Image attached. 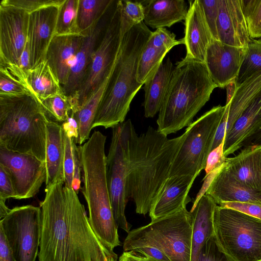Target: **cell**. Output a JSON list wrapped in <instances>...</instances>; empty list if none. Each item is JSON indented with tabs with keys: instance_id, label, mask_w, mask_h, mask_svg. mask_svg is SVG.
Segmentation results:
<instances>
[{
	"instance_id": "obj_1",
	"label": "cell",
	"mask_w": 261,
	"mask_h": 261,
	"mask_svg": "<svg viewBox=\"0 0 261 261\" xmlns=\"http://www.w3.org/2000/svg\"><path fill=\"white\" fill-rule=\"evenodd\" d=\"M46 187L42 212L39 261H117L92 228L84 205L72 188Z\"/></svg>"
},
{
	"instance_id": "obj_2",
	"label": "cell",
	"mask_w": 261,
	"mask_h": 261,
	"mask_svg": "<svg viewBox=\"0 0 261 261\" xmlns=\"http://www.w3.org/2000/svg\"><path fill=\"white\" fill-rule=\"evenodd\" d=\"M185 137L184 133L169 139L149 126L140 136L134 127L127 153L126 192L135 204L136 212L145 215L164 182L169 177L173 160Z\"/></svg>"
},
{
	"instance_id": "obj_3",
	"label": "cell",
	"mask_w": 261,
	"mask_h": 261,
	"mask_svg": "<svg viewBox=\"0 0 261 261\" xmlns=\"http://www.w3.org/2000/svg\"><path fill=\"white\" fill-rule=\"evenodd\" d=\"M152 34L144 21L123 35L119 54L98 107L92 128H113L123 122L143 84L137 81L141 54Z\"/></svg>"
},
{
	"instance_id": "obj_4",
	"label": "cell",
	"mask_w": 261,
	"mask_h": 261,
	"mask_svg": "<svg viewBox=\"0 0 261 261\" xmlns=\"http://www.w3.org/2000/svg\"><path fill=\"white\" fill-rule=\"evenodd\" d=\"M217 87L204 63L186 57L177 62L159 112L157 130L167 136L190 125Z\"/></svg>"
},
{
	"instance_id": "obj_5",
	"label": "cell",
	"mask_w": 261,
	"mask_h": 261,
	"mask_svg": "<svg viewBox=\"0 0 261 261\" xmlns=\"http://www.w3.org/2000/svg\"><path fill=\"white\" fill-rule=\"evenodd\" d=\"M107 137L94 130L89 139L77 146L89 221L97 237L110 249L120 245L117 226L108 187L105 144Z\"/></svg>"
},
{
	"instance_id": "obj_6",
	"label": "cell",
	"mask_w": 261,
	"mask_h": 261,
	"mask_svg": "<svg viewBox=\"0 0 261 261\" xmlns=\"http://www.w3.org/2000/svg\"><path fill=\"white\" fill-rule=\"evenodd\" d=\"M48 121L31 91L17 96L0 95V145L6 149L45 162Z\"/></svg>"
},
{
	"instance_id": "obj_7",
	"label": "cell",
	"mask_w": 261,
	"mask_h": 261,
	"mask_svg": "<svg viewBox=\"0 0 261 261\" xmlns=\"http://www.w3.org/2000/svg\"><path fill=\"white\" fill-rule=\"evenodd\" d=\"M213 224L218 247L232 261H261V220L217 205Z\"/></svg>"
},
{
	"instance_id": "obj_8",
	"label": "cell",
	"mask_w": 261,
	"mask_h": 261,
	"mask_svg": "<svg viewBox=\"0 0 261 261\" xmlns=\"http://www.w3.org/2000/svg\"><path fill=\"white\" fill-rule=\"evenodd\" d=\"M226 106L214 107L193 122L172 164L169 177L190 175L195 178L205 169L208 154Z\"/></svg>"
},
{
	"instance_id": "obj_9",
	"label": "cell",
	"mask_w": 261,
	"mask_h": 261,
	"mask_svg": "<svg viewBox=\"0 0 261 261\" xmlns=\"http://www.w3.org/2000/svg\"><path fill=\"white\" fill-rule=\"evenodd\" d=\"M120 0L114 1L101 37L94 51L85 78L75 97L81 107L112 73L120 50L121 32Z\"/></svg>"
},
{
	"instance_id": "obj_10",
	"label": "cell",
	"mask_w": 261,
	"mask_h": 261,
	"mask_svg": "<svg viewBox=\"0 0 261 261\" xmlns=\"http://www.w3.org/2000/svg\"><path fill=\"white\" fill-rule=\"evenodd\" d=\"M134 127L128 119L112 128L111 142L106 158L107 180L115 222L126 232L132 225L125 209L128 200L126 192L127 153L130 132Z\"/></svg>"
},
{
	"instance_id": "obj_11",
	"label": "cell",
	"mask_w": 261,
	"mask_h": 261,
	"mask_svg": "<svg viewBox=\"0 0 261 261\" xmlns=\"http://www.w3.org/2000/svg\"><path fill=\"white\" fill-rule=\"evenodd\" d=\"M42 224L40 207H15L0 221L7 242L16 261H35L38 255Z\"/></svg>"
},
{
	"instance_id": "obj_12",
	"label": "cell",
	"mask_w": 261,
	"mask_h": 261,
	"mask_svg": "<svg viewBox=\"0 0 261 261\" xmlns=\"http://www.w3.org/2000/svg\"><path fill=\"white\" fill-rule=\"evenodd\" d=\"M192 222L186 207L146 226L170 261H191Z\"/></svg>"
},
{
	"instance_id": "obj_13",
	"label": "cell",
	"mask_w": 261,
	"mask_h": 261,
	"mask_svg": "<svg viewBox=\"0 0 261 261\" xmlns=\"http://www.w3.org/2000/svg\"><path fill=\"white\" fill-rule=\"evenodd\" d=\"M0 165L11 179L14 199L34 197L46 181L45 163L34 155L11 151L0 145Z\"/></svg>"
},
{
	"instance_id": "obj_14",
	"label": "cell",
	"mask_w": 261,
	"mask_h": 261,
	"mask_svg": "<svg viewBox=\"0 0 261 261\" xmlns=\"http://www.w3.org/2000/svg\"><path fill=\"white\" fill-rule=\"evenodd\" d=\"M30 14L0 4V65L19 66L28 41Z\"/></svg>"
},
{
	"instance_id": "obj_15",
	"label": "cell",
	"mask_w": 261,
	"mask_h": 261,
	"mask_svg": "<svg viewBox=\"0 0 261 261\" xmlns=\"http://www.w3.org/2000/svg\"><path fill=\"white\" fill-rule=\"evenodd\" d=\"M247 47H238L213 40L206 53L205 64L217 87L234 83L244 59Z\"/></svg>"
},
{
	"instance_id": "obj_16",
	"label": "cell",
	"mask_w": 261,
	"mask_h": 261,
	"mask_svg": "<svg viewBox=\"0 0 261 261\" xmlns=\"http://www.w3.org/2000/svg\"><path fill=\"white\" fill-rule=\"evenodd\" d=\"M59 7H48L30 14L28 43L31 69L45 60L48 47L55 35Z\"/></svg>"
},
{
	"instance_id": "obj_17",
	"label": "cell",
	"mask_w": 261,
	"mask_h": 261,
	"mask_svg": "<svg viewBox=\"0 0 261 261\" xmlns=\"http://www.w3.org/2000/svg\"><path fill=\"white\" fill-rule=\"evenodd\" d=\"M195 178L190 175H174L166 179L149 212L151 221L174 214L186 207Z\"/></svg>"
},
{
	"instance_id": "obj_18",
	"label": "cell",
	"mask_w": 261,
	"mask_h": 261,
	"mask_svg": "<svg viewBox=\"0 0 261 261\" xmlns=\"http://www.w3.org/2000/svg\"><path fill=\"white\" fill-rule=\"evenodd\" d=\"M217 29L220 42L235 47H247L250 38L242 0H219Z\"/></svg>"
},
{
	"instance_id": "obj_19",
	"label": "cell",
	"mask_w": 261,
	"mask_h": 261,
	"mask_svg": "<svg viewBox=\"0 0 261 261\" xmlns=\"http://www.w3.org/2000/svg\"><path fill=\"white\" fill-rule=\"evenodd\" d=\"M185 20L184 37L186 57L204 63L207 49L213 38L206 21L199 0L191 1Z\"/></svg>"
},
{
	"instance_id": "obj_20",
	"label": "cell",
	"mask_w": 261,
	"mask_h": 261,
	"mask_svg": "<svg viewBox=\"0 0 261 261\" xmlns=\"http://www.w3.org/2000/svg\"><path fill=\"white\" fill-rule=\"evenodd\" d=\"M111 8L99 23L84 37L81 46L71 66L67 83L62 88L66 95L75 96L79 90L87 74L93 53L108 21Z\"/></svg>"
},
{
	"instance_id": "obj_21",
	"label": "cell",
	"mask_w": 261,
	"mask_h": 261,
	"mask_svg": "<svg viewBox=\"0 0 261 261\" xmlns=\"http://www.w3.org/2000/svg\"><path fill=\"white\" fill-rule=\"evenodd\" d=\"M224 165L214 176L205 193L212 197L217 205L228 202L261 205V190L251 188L236 179Z\"/></svg>"
},
{
	"instance_id": "obj_22",
	"label": "cell",
	"mask_w": 261,
	"mask_h": 261,
	"mask_svg": "<svg viewBox=\"0 0 261 261\" xmlns=\"http://www.w3.org/2000/svg\"><path fill=\"white\" fill-rule=\"evenodd\" d=\"M84 37L81 35H55L48 47L45 60L62 88L67 83L71 66Z\"/></svg>"
},
{
	"instance_id": "obj_23",
	"label": "cell",
	"mask_w": 261,
	"mask_h": 261,
	"mask_svg": "<svg viewBox=\"0 0 261 261\" xmlns=\"http://www.w3.org/2000/svg\"><path fill=\"white\" fill-rule=\"evenodd\" d=\"M261 129V92L226 134L224 153L227 157Z\"/></svg>"
},
{
	"instance_id": "obj_24",
	"label": "cell",
	"mask_w": 261,
	"mask_h": 261,
	"mask_svg": "<svg viewBox=\"0 0 261 261\" xmlns=\"http://www.w3.org/2000/svg\"><path fill=\"white\" fill-rule=\"evenodd\" d=\"M224 167L240 182L261 190V145L246 147L235 156L227 158Z\"/></svg>"
},
{
	"instance_id": "obj_25",
	"label": "cell",
	"mask_w": 261,
	"mask_h": 261,
	"mask_svg": "<svg viewBox=\"0 0 261 261\" xmlns=\"http://www.w3.org/2000/svg\"><path fill=\"white\" fill-rule=\"evenodd\" d=\"M65 132L59 123L49 120L46 126V187L64 183Z\"/></svg>"
},
{
	"instance_id": "obj_26",
	"label": "cell",
	"mask_w": 261,
	"mask_h": 261,
	"mask_svg": "<svg viewBox=\"0 0 261 261\" xmlns=\"http://www.w3.org/2000/svg\"><path fill=\"white\" fill-rule=\"evenodd\" d=\"M217 205L213 198L205 193L190 211L192 220L191 261H196L201 247L214 235L213 217Z\"/></svg>"
},
{
	"instance_id": "obj_27",
	"label": "cell",
	"mask_w": 261,
	"mask_h": 261,
	"mask_svg": "<svg viewBox=\"0 0 261 261\" xmlns=\"http://www.w3.org/2000/svg\"><path fill=\"white\" fill-rule=\"evenodd\" d=\"M144 6V22L152 29L170 27L185 20L188 11L184 0L141 1Z\"/></svg>"
},
{
	"instance_id": "obj_28",
	"label": "cell",
	"mask_w": 261,
	"mask_h": 261,
	"mask_svg": "<svg viewBox=\"0 0 261 261\" xmlns=\"http://www.w3.org/2000/svg\"><path fill=\"white\" fill-rule=\"evenodd\" d=\"M174 68L169 58L162 63L143 85L144 116L152 118L159 112Z\"/></svg>"
},
{
	"instance_id": "obj_29",
	"label": "cell",
	"mask_w": 261,
	"mask_h": 261,
	"mask_svg": "<svg viewBox=\"0 0 261 261\" xmlns=\"http://www.w3.org/2000/svg\"><path fill=\"white\" fill-rule=\"evenodd\" d=\"M28 87L41 102L63 92L62 87L46 60L26 72Z\"/></svg>"
},
{
	"instance_id": "obj_30",
	"label": "cell",
	"mask_w": 261,
	"mask_h": 261,
	"mask_svg": "<svg viewBox=\"0 0 261 261\" xmlns=\"http://www.w3.org/2000/svg\"><path fill=\"white\" fill-rule=\"evenodd\" d=\"M124 251H132L157 261H170L146 225L130 231L123 243Z\"/></svg>"
},
{
	"instance_id": "obj_31",
	"label": "cell",
	"mask_w": 261,
	"mask_h": 261,
	"mask_svg": "<svg viewBox=\"0 0 261 261\" xmlns=\"http://www.w3.org/2000/svg\"><path fill=\"white\" fill-rule=\"evenodd\" d=\"M111 74L103 80L81 107L75 111H71L79 124L78 137L74 140L79 145L83 144L90 137L95 116Z\"/></svg>"
},
{
	"instance_id": "obj_32",
	"label": "cell",
	"mask_w": 261,
	"mask_h": 261,
	"mask_svg": "<svg viewBox=\"0 0 261 261\" xmlns=\"http://www.w3.org/2000/svg\"><path fill=\"white\" fill-rule=\"evenodd\" d=\"M114 0H79L76 23L81 36H86L103 17Z\"/></svg>"
},
{
	"instance_id": "obj_33",
	"label": "cell",
	"mask_w": 261,
	"mask_h": 261,
	"mask_svg": "<svg viewBox=\"0 0 261 261\" xmlns=\"http://www.w3.org/2000/svg\"><path fill=\"white\" fill-rule=\"evenodd\" d=\"M25 73L18 65H0V95L17 96L29 92Z\"/></svg>"
},
{
	"instance_id": "obj_34",
	"label": "cell",
	"mask_w": 261,
	"mask_h": 261,
	"mask_svg": "<svg viewBox=\"0 0 261 261\" xmlns=\"http://www.w3.org/2000/svg\"><path fill=\"white\" fill-rule=\"evenodd\" d=\"M49 120L62 123L69 117L77 105L75 97L66 95L63 91L47 98L41 102Z\"/></svg>"
},
{
	"instance_id": "obj_35",
	"label": "cell",
	"mask_w": 261,
	"mask_h": 261,
	"mask_svg": "<svg viewBox=\"0 0 261 261\" xmlns=\"http://www.w3.org/2000/svg\"><path fill=\"white\" fill-rule=\"evenodd\" d=\"M260 71L261 39L250 38L244 59L234 83L235 87L240 86Z\"/></svg>"
},
{
	"instance_id": "obj_36",
	"label": "cell",
	"mask_w": 261,
	"mask_h": 261,
	"mask_svg": "<svg viewBox=\"0 0 261 261\" xmlns=\"http://www.w3.org/2000/svg\"><path fill=\"white\" fill-rule=\"evenodd\" d=\"M78 4L79 0H65L60 6L55 35H81L76 23Z\"/></svg>"
},
{
	"instance_id": "obj_37",
	"label": "cell",
	"mask_w": 261,
	"mask_h": 261,
	"mask_svg": "<svg viewBox=\"0 0 261 261\" xmlns=\"http://www.w3.org/2000/svg\"><path fill=\"white\" fill-rule=\"evenodd\" d=\"M168 51L165 49L156 48L149 42H147L138 64L137 78L139 83L144 85L147 79L163 62V59Z\"/></svg>"
},
{
	"instance_id": "obj_38",
	"label": "cell",
	"mask_w": 261,
	"mask_h": 261,
	"mask_svg": "<svg viewBox=\"0 0 261 261\" xmlns=\"http://www.w3.org/2000/svg\"><path fill=\"white\" fill-rule=\"evenodd\" d=\"M120 13L123 35L134 26L144 21V6L141 1L120 0Z\"/></svg>"
},
{
	"instance_id": "obj_39",
	"label": "cell",
	"mask_w": 261,
	"mask_h": 261,
	"mask_svg": "<svg viewBox=\"0 0 261 261\" xmlns=\"http://www.w3.org/2000/svg\"><path fill=\"white\" fill-rule=\"evenodd\" d=\"M242 3L250 38L261 37V0H242Z\"/></svg>"
},
{
	"instance_id": "obj_40",
	"label": "cell",
	"mask_w": 261,
	"mask_h": 261,
	"mask_svg": "<svg viewBox=\"0 0 261 261\" xmlns=\"http://www.w3.org/2000/svg\"><path fill=\"white\" fill-rule=\"evenodd\" d=\"M65 0H2L0 4L13 7L30 14L44 8L60 6Z\"/></svg>"
},
{
	"instance_id": "obj_41",
	"label": "cell",
	"mask_w": 261,
	"mask_h": 261,
	"mask_svg": "<svg viewBox=\"0 0 261 261\" xmlns=\"http://www.w3.org/2000/svg\"><path fill=\"white\" fill-rule=\"evenodd\" d=\"M196 261L232 260L220 249L213 236L201 247Z\"/></svg>"
},
{
	"instance_id": "obj_42",
	"label": "cell",
	"mask_w": 261,
	"mask_h": 261,
	"mask_svg": "<svg viewBox=\"0 0 261 261\" xmlns=\"http://www.w3.org/2000/svg\"><path fill=\"white\" fill-rule=\"evenodd\" d=\"M175 35L165 28L157 29L152 32L149 43L154 47L170 50L174 46L183 44L181 39L176 40Z\"/></svg>"
},
{
	"instance_id": "obj_43",
	"label": "cell",
	"mask_w": 261,
	"mask_h": 261,
	"mask_svg": "<svg viewBox=\"0 0 261 261\" xmlns=\"http://www.w3.org/2000/svg\"><path fill=\"white\" fill-rule=\"evenodd\" d=\"M199 2L213 39L218 40L217 23L219 13V0H199Z\"/></svg>"
},
{
	"instance_id": "obj_44",
	"label": "cell",
	"mask_w": 261,
	"mask_h": 261,
	"mask_svg": "<svg viewBox=\"0 0 261 261\" xmlns=\"http://www.w3.org/2000/svg\"><path fill=\"white\" fill-rule=\"evenodd\" d=\"M64 160V186L72 188L74 172V159L72 152V138L65 133Z\"/></svg>"
},
{
	"instance_id": "obj_45",
	"label": "cell",
	"mask_w": 261,
	"mask_h": 261,
	"mask_svg": "<svg viewBox=\"0 0 261 261\" xmlns=\"http://www.w3.org/2000/svg\"><path fill=\"white\" fill-rule=\"evenodd\" d=\"M224 140L208 154L204 169L205 176L221 168L225 164L227 158L224 153Z\"/></svg>"
},
{
	"instance_id": "obj_46",
	"label": "cell",
	"mask_w": 261,
	"mask_h": 261,
	"mask_svg": "<svg viewBox=\"0 0 261 261\" xmlns=\"http://www.w3.org/2000/svg\"><path fill=\"white\" fill-rule=\"evenodd\" d=\"M232 208L261 220V205L243 202H228L218 205Z\"/></svg>"
},
{
	"instance_id": "obj_47",
	"label": "cell",
	"mask_w": 261,
	"mask_h": 261,
	"mask_svg": "<svg viewBox=\"0 0 261 261\" xmlns=\"http://www.w3.org/2000/svg\"><path fill=\"white\" fill-rule=\"evenodd\" d=\"M15 196V190L11 179L5 170L0 165V198L7 200L14 198Z\"/></svg>"
},
{
	"instance_id": "obj_48",
	"label": "cell",
	"mask_w": 261,
	"mask_h": 261,
	"mask_svg": "<svg viewBox=\"0 0 261 261\" xmlns=\"http://www.w3.org/2000/svg\"><path fill=\"white\" fill-rule=\"evenodd\" d=\"M72 152L74 159V172L72 188L78 194L81 189V167L77 150V146L74 139L72 141Z\"/></svg>"
},
{
	"instance_id": "obj_49",
	"label": "cell",
	"mask_w": 261,
	"mask_h": 261,
	"mask_svg": "<svg viewBox=\"0 0 261 261\" xmlns=\"http://www.w3.org/2000/svg\"><path fill=\"white\" fill-rule=\"evenodd\" d=\"M61 126L67 136L74 140L77 139L79 135V124L72 112L67 120L62 123Z\"/></svg>"
},
{
	"instance_id": "obj_50",
	"label": "cell",
	"mask_w": 261,
	"mask_h": 261,
	"mask_svg": "<svg viewBox=\"0 0 261 261\" xmlns=\"http://www.w3.org/2000/svg\"><path fill=\"white\" fill-rule=\"evenodd\" d=\"M0 261H16L0 228Z\"/></svg>"
},
{
	"instance_id": "obj_51",
	"label": "cell",
	"mask_w": 261,
	"mask_h": 261,
	"mask_svg": "<svg viewBox=\"0 0 261 261\" xmlns=\"http://www.w3.org/2000/svg\"><path fill=\"white\" fill-rule=\"evenodd\" d=\"M119 261H157L143 255L137 254L132 251H124L119 259Z\"/></svg>"
},
{
	"instance_id": "obj_52",
	"label": "cell",
	"mask_w": 261,
	"mask_h": 261,
	"mask_svg": "<svg viewBox=\"0 0 261 261\" xmlns=\"http://www.w3.org/2000/svg\"><path fill=\"white\" fill-rule=\"evenodd\" d=\"M261 145V129L247 140L242 147L255 146Z\"/></svg>"
},
{
	"instance_id": "obj_53",
	"label": "cell",
	"mask_w": 261,
	"mask_h": 261,
	"mask_svg": "<svg viewBox=\"0 0 261 261\" xmlns=\"http://www.w3.org/2000/svg\"><path fill=\"white\" fill-rule=\"evenodd\" d=\"M6 200L0 198V218H4L9 212L11 209H9L6 205Z\"/></svg>"
}]
</instances>
